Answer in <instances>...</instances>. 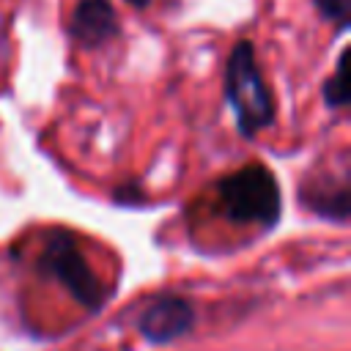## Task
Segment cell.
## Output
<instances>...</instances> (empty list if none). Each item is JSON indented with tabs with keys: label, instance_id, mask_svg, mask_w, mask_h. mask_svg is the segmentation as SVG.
I'll use <instances>...</instances> for the list:
<instances>
[{
	"label": "cell",
	"instance_id": "3",
	"mask_svg": "<svg viewBox=\"0 0 351 351\" xmlns=\"http://www.w3.org/2000/svg\"><path fill=\"white\" fill-rule=\"evenodd\" d=\"M38 271L47 277H55L82 307L99 310L107 299L104 282L96 277L90 263L85 261L77 239L69 230H49L44 239V247L36 261Z\"/></svg>",
	"mask_w": 351,
	"mask_h": 351
},
{
	"label": "cell",
	"instance_id": "5",
	"mask_svg": "<svg viewBox=\"0 0 351 351\" xmlns=\"http://www.w3.org/2000/svg\"><path fill=\"white\" fill-rule=\"evenodd\" d=\"M118 33V14L110 0H80L71 11L69 19V36L88 47L96 49L104 41H110Z\"/></svg>",
	"mask_w": 351,
	"mask_h": 351
},
{
	"label": "cell",
	"instance_id": "6",
	"mask_svg": "<svg viewBox=\"0 0 351 351\" xmlns=\"http://www.w3.org/2000/svg\"><path fill=\"white\" fill-rule=\"evenodd\" d=\"M299 200L304 208H310L318 217L335 219V222H346L348 217V178L343 176H321V178H310L302 184L299 189Z\"/></svg>",
	"mask_w": 351,
	"mask_h": 351
},
{
	"label": "cell",
	"instance_id": "7",
	"mask_svg": "<svg viewBox=\"0 0 351 351\" xmlns=\"http://www.w3.org/2000/svg\"><path fill=\"white\" fill-rule=\"evenodd\" d=\"M324 101L329 107H346V101H348V88H346V52L337 58L335 74L324 82Z\"/></svg>",
	"mask_w": 351,
	"mask_h": 351
},
{
	"label": "cell",
	"instance_id": "9",
	"mask_svg": "<svg viewBox=\"0 0 351 351\" xmlns=\"http://www.w3.org/2000/svg\"><path fill=\"white\" fill-rule=\"evenodd\" d=\"M126 3H129V5H134V8H145L151 0H126Z\"/></svg>",
	"mask_w": 351,
	"mask_h": 351
},
{
	"label": "cell",
	"instance_id": "8",
	"mask_svg": "<svg viewBox=\"0 0 351 351\" xmlns=\"http://www.w3.org/2000/svg\"><path fill=\"white\" fill-rule=\"evenodd\" d=\"M313 3H315V8L324 14V19L335 22V27H337V30H346V25H348V5H351V0H313Z\"/></svg>",
	"mask_w": 351,
	"mask_h": 351
},
{
	"label": "cell",
	"instance_id": "1",
	"mask_svg": "<svg viewBox=\"0 0 351 351\" xmlns=\"http://www.w3.org/2000/svg\"><path fill=\"white\" fill-rule=\"evenodd\" d=\"M219 211L236 225L271 228L280 219L282 200L277 178L263 165H244L217 181Z\"/></svg>",
	"mask_w": 351,
	"mask_h": 351
},
{
	"label": "cell",
	"instance_id": "4",
	"mask_svg": "<svg viewBox=\"0 0 351 351\" xmlns=\"http://www.w3.org/2000/svg\"><path fill=\"white\" fill-rule=\"evenodd\" d=\"M195 326V307L184 296H156L137 318V329L148 343H173Z\"/></svg>",
	"mask_w": 351,
	"mask_h": 351
},
{
	"label": "cell",
	"instance_id": "2",
	"mask_svg": "<svg viewBox=\"0 0 351 351\" xmlns=\"http://www.w3.org/2000/svg\"><path fill=\"white\" fill-rule=\"evenodd\" d=\"M225 96L236 115V129L244 137H255L274 121V99L258 69L250 41H236L225 66Z\"/></svg>",
	"mask_w": 351,
	"mask_h": 351
}]
</instances>
